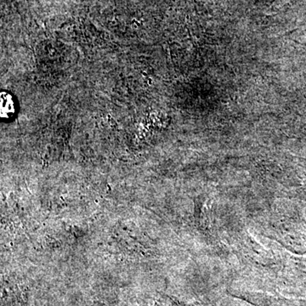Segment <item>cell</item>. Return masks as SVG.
I'll list each match as a JSON object with an SVG mask.
<instances>
[{"mask_svg": "<svg viewBox=\"0 0 306 306\" xmlns=\"http://www.w3.org/2000/svg\"><path fill=\"white\" fill-rule=\"evenodd\" d=\"M0 114L4 119H9L14 116L16 112V105L14 99L11 94L7 92H2L0 96Z\"/></svg>", "mask_w": 306, "mask_h": 306, "instance_id": "6da1fadb", "label": "cell"}]
</instances>
